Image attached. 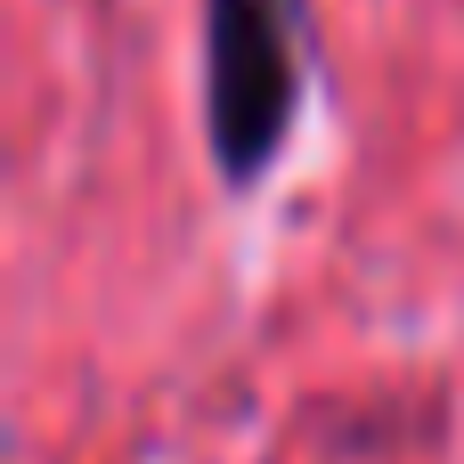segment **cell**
<instances>
[{
	"instance_id": "obj_1",
	"label": "cell",
	"mask_w": 464,
	"mask_h": 464,
	"mask_svg": "<svg viewBox=\"0 0 464 464\" xmlns=\"http://www.w3.org/2000/svg\"><path fill=\"white\" fill-rule=\"evenodd\" d=\"M196 114L204 155L228 196H261L302 139L318 82V8L310 0H196Z\"/></svg>"
}]
</instances>
